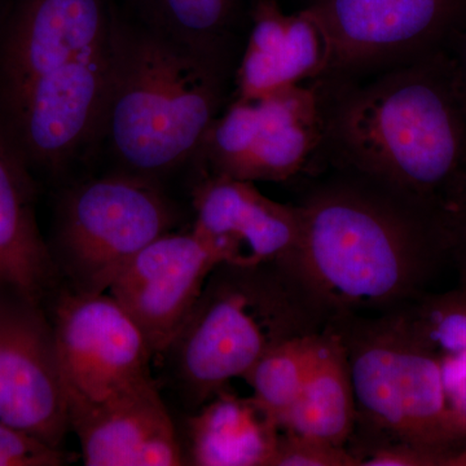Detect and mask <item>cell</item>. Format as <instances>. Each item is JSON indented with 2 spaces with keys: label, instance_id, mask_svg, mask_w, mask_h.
<instances>
[{
  "label": "cell",
  "instance_id": "cell-1",
  "mask_svg": "<svg viewBox=\"0 0 466 466\" xmlns=\"http://www.w3.org/2000/svg\"><path fill=\"white\" fill-rule=\"evenodd\" d=\"M317 159L408 196L447 222L466 187V95L446 51L359 81H317Z\"/></svg>",
  "mask_w": 466,
  "mask_h": 466
},
{
  "label": "cell",
  "instance_id": "cell-2",
  "mask_svg": "<svg viewBox=\"0 0 466 466\" xmlns=\"http://www.w3.org/2000/svg\"><path fill=\"white\" fill-rule=\"evenodd\" d=\"M296 205L302 235L293 262L333 317L403 308L451 260L443 217L360 175L330 170Z\"/></svg>",
  "mask_w": 466,
  "mask_h": 466
},
{
  "label": "cell",
  "instance_id": "cell-3",
  "mask_svg": "<svg viewBox=\"0 0 466 466\" xmlns=\"http://www.w3.org/2000/svg\"><path fill=\"white\" fill-rule=\"evenodd\" d=\"M233 75L147 25L116 15L108 91L97 140L115 171L161 184L193 165L231 96Z\"/></svg>",
  "mask_w": 466,
  "mask_h": 466
},
{
  "label": "cell",
  "instance_id": "cell-4",
  "mask_svg": "<svg viewBox=\"0 0 466 466\" xmlns=\"http://www.w3.org/2000/svg\"><path fill=\"white\" fill-rule=\"evenodd\" d=\"M332 318L293 260L218 263L157 360L168 390L192 413L269 350L323 332Z\"/></svg>",
  "mask_w": 466,
  "mask_h": 466
},
{
  "label": "cell",
  "instance_id": "cell-5",
  "mask_svg": "<svg viewBox=\"0 0 466 466\" xmlns=\"http://www.w3.org/2000/svg\"><path fill=\"white\" fill-rule=\"evenodd\" d=\"M345 346L366 438L441 451L466 466V429L450 410L440 355L397 311L330 320Z\"/></svg>",
  "mask_w": 466,
  "mask_h": 466
},
{
  "label": "cell",
  "instance_id": "cell-6",
  "mask_svg": "<svg viewBox=\"0 0 466 466\" xmlns=\"http://www.w3.org/2000/svg\"><path fill=\"white\" fill-rule=\"evenodd\" d=\"M182 222V208L164 186L113 171L64 193L48 248L64 287L108 293L140 250Z\"/></svg>",
  "mask_w": 466,
  "mask_h": 466
},
{
  "label": "cell",
  "instance_id": "cell-7",
  "mask_svg": "<svg viewBox=\"0 0 466 466\" xmlns=\"http://www.w3.org/2000/svg\"><path fill=\"white\" fill-rule=\"evenodd\" d=\"M329 61L319 81H359L447 51L466 26V0H306Z\"/></svg>",
  "mask_w": 466,
  "mask_h": 466
},
{
  "label": "cell",
  "instance_id": "cell-8",
  "mask_svg": "<svg viewBox=\"0 0 466 466\" xmlns=\"http://www.w3.org/2000/svg\"><path fill=\"white\" fill-rule=\"evenodd\" d=\"M324 137L318 82L262 99H229L208 128L192 167L247 182H289L317 161Z\"/></svg>",
  "mask_w": 466,
  "mask_h": 466
},
{
  "label": "cell",
  "instance_id": "cell-9",
  "mask_svg": "<svg viewBox=\"0 0 466 466\" xmlns=\"http://www.w3.org/2000/svg\"><path fill=\"white\" fill-rule=\"evenodd\" d=\"M113 32L115 25L97 50L0 104V124L30 168L58 173L97 140L112 66Z\"/></svg>",
  "mask_w": 466,
  "mask_h": 466
},
{
  "label": "cell",
  "instance_id": "cell-10",
  "mask_svg": "<svg viewBox=\"0 0 466 466\" xmlns=\"http://www.w3.org/2000/svg\"><path fill=\"white\" fill-rule=\"evenodd\" d=\"M46 306L69 412L153 379L148 341L109 293H76L63 285Z\"/></svg>",
  "mask_w": 466,
  "mask_h": 466
},
{
  "label": "cell",
  "instance_id": "cell-11",
  "mask_svg": "<svg viewBox=\"0 0 466 466\" xmlns=\"http://www.w3.org/2000/svg\"><path fill=\"white\" fill-rule=\"evenodd\" d=\"M0 419L57 449L70 431L47 306L5 281H0Z\"/></svg>",
  "mask_w": 466,
  "mask_h": 466
},
{
  "label": "cell",
  "instance_id": "cell-12",
  "mask_svg": "<svg viewBox=\"0 0 466 466\" xmlns=\"http://www.w3.org/2000/svg\"><path fill=\"white\" fill-rule=\"evenodd\" d=\"M217 265L198 233L177 229L147 245L110 285L108 293L142 330L155 360L191 314Z\"/></svg>",
  "mask_w": 466,
  "mask_h": 466
},
{
  "label": "cell",
  "instance_id": "cell-13",
  "mask_svg": "<svg viewBox=\"0 0 466 466\" xmlns=\"http://www.w3.org/2000/svg\"><path fill=\"white\" fill-rule=\"evenodd\" d=\"M192 231L218 263L254 266L293 260L302 235L296 204L271 200L253 182L198 175L191 184Z\"/></svg>",
  "mask_w": 466,
  "mask_h": 466
},
{
  "label": "cell",
  "instance_id": "cell-14",
  "mask_svg": "<svg viewBox=\"0 0 466 466\" xmlns=\"http://www.w3.org/2000/svg\"><path fill=\"white\" fill-rule=\"evenodd\" d=\"M106 0H23L0 41V104L108 41Z\"/></svg>",
  "mask_w": 466,
  "mask_h": 466
},
{
  "label": "cell",
  "instance_id": "cell-15",
  "mask_svg": "<svg viewBox=\"0 0 466 466\" xmlns=\"http://www.w3.org/2000/svg\"><path fill=\"white\" fill-rule=\"evenodd\" d=\"M69 422L85 465H186L179 431L155 379L70 410Z\"/></svg>",
  "mask_w": 466,
  "mask_h": 466
},
{
  "label": "cell",
  "instance_id": "cell-16",
  "mask_svg": "<svg viewBox=\"0 0 466 466\" xmlns=\"http://www.w3.org/2000/svg\"><path fill=\"white\" fill-rule=\"evenodd\" d=\"M329 61L328 43L305 12L285 14L276 0H253L229 99L254 101L290 86L319 81Z\"/></svg>",
  "mask_w": 466,
  "mask_h": 466
},
{
  "label": "cell",
  "instance_id": "cell-17",
  "mask_svg": "<svg viewBox=\"0 0 466 466\" xmlns=\"http://www.w3.org/2000/svg\"><path fill=\"white\" fill-rule=\"evenodd\" d=\"M30 167L0 124V281L47 305L63 283L35 218Z\"/></svg>",
  "mask_w": 466,
  "mask_h": 466
},
{
  "label": "cell",
  "instance_id": "cell-18",
  "mask_svg": "<svg viewBox=\"0 0 466 466\" xmlns=\"http://www.w3.org/2000/svg\"><path fill=\"white\" fill-rule=\"evenodd\" d=\"M227 389L184 413L183 431L177 429L184 464L271 466L280 425L258 400Z\"/></svg>",
  "mask_w": 466,
  "mask_h": 466
},
{
  "label": "cell",
  "instance_id": "cell-19",
  "mask_svg": "<svg viewBox=\"0 0 466 466\" xmlns=\"http://www.w3.org/2000/svg\"><path fill=\"white\" fill-rule=\"evenodd\" d=\"M357 428V401L345 346L328 324L299 400L281 431L346 446Z\"/></svg>",
  "mask_w": 466,
  "mask_h": 466
},
{
  "label": "cell",
  "instance_id": "cell-20",
  "mask_svg": "<svg viewBox=\"0 0 466 466\" xmlns=\"http://www.w3.org/2000/svg\"><path fill=\"white\" fill-rule=\"evenodd\" d=\"M144 24L235 75L253 0H140Z\"/></svg>",
  "mask_w": 466,
  "mask_h": 466
},
{
  "label": "cell",
  "instance_id": "cell-21",
  "mask_svg": "<svg viewBox=\"0 0 466 466\" xmlns=\"http://www.w3.org/2000/svg\"><path fill=\"white\" fill-rule=\"evenodd\" d=\"M321 333L280 343L242 377L253 389L254 400L275 417L280 429L314 367Z\"/></svg>",
  "mask_w": 466,
  "mask_h": 466
},
{
  "label": "cell",
  "instance_id": "cell-22",
  "mask_svg": "<svg viewBox=\"0 0 466 466\" xmlns=\"http://www.w3.org/2000/svg\"><path fill=\"white\" fill-rule=\"evenodd\" d=\"M438 355L466 351V290L426 293L394 309Z\"/></svg>",
  "mask_w": 466,
  "mask_h": 466
},
{
  "label": "cell",
  "instance_id": "cell-23",
  "mask_svg": "<svg viewBox=\"0 0 466 466\" xmlns=\"http://www.w3.org/2000/svg\"><path fill=\"white\" fill-rule=\"evenodd\" d=\"M271 466H359L346 446L281 431Z\"/></svg>",
  "mask_w": 466,
  "mask_h": 466
},
{
  "label": "cell",
  "instance_id": "cell-24",
  "mask_svg": "<svg viewBox=\"0 0 466 466\" xmlns=\"http://www.w3.org/2000/svg\"><path fill=\"white\" fill-rule=\"evenodd\" d=\"M70 460L66 450L50 446L0 419V466H60Z\"/></svg>",
  "mask_w": 466,
  "mask_h": 466
},
{
  "label": "cell",
  "instance_id": "cell-25",
  "mask_svg": "<svg viewBox=\"0 0 466 466\" xmlns=\"http://www.w3.org/2000/svg\"><path fill=\"white\" fill-rule=\"evenodd\" d=\"M447 403L466 429V351L440 355Z\"/></svg>",
  "mask_w": 466,
  "mask_h": 466
},
{
  "label": "cell",
  "instance_id": "cell-26",
  "mask_svg": "<svg viewBox=\"0 0 466 466\" xmlns=\"http://www.w3.org/2000/svg\"><path fill=\"white\" fill-rule=\"evenodd\" d=\"M451 241V262L456 266L460 288L466 290V187L447 216Z\"/></svg>",
  "mask_w": 466,
  "mask_h": 466
},
{
  "label": "cell",
  "instance_id": "cell-27",
  "mask_svg": "<svg viewBox=\"0 0 466 466\" xmlns=\"http://www.w3.org/2000/svg\"><path fill=\"white\" fill-rule=\"evenodd\" d=\"M446 52L452 61L460 85L466 95V26L451 42Z\"/></svg>",
  "mask_w": 466,
  "mask_h": 466
}]
</instances>
